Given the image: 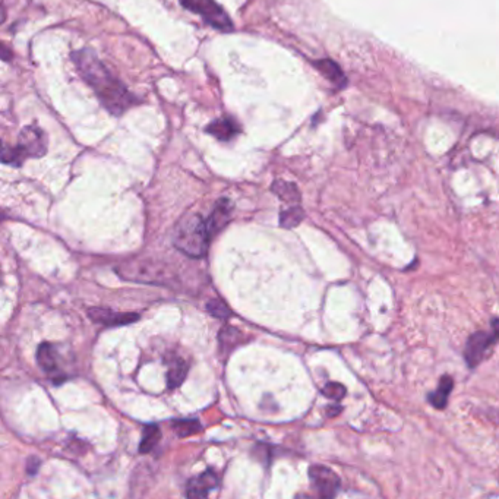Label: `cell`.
I'll use <instances>...</instances> for the list:
<instances>
[{
    "label": "cell",
    "instance_id": "9c48e42d",
    "mask_svg": "<svg viewBox=\"0 0 499 499\" xmlns=\"http://www.w3.org/2000/svg\"><path fill=\"white\" fill-rule=\"evenodd\" d=\"M232 212H233V204L228 199H220L215 202L212 212L210 214V219L207 220L211 237L217 235L227 226V223L232 219Z\"/></svg>",
    "mask_w": 499,
    "mask_h": 499
},
{
    "label": "cell",
    "instance_id": "5b68a950",
    "mask_svg": "<svg viewBox=\"0 0 499 499\" xmlns=\"http://www.w3.org/2000/svg\"><path fill=\"white\" fill-rule=\"evenodd\" d=\"M183 8L192 10L204 18L211 26L221 31H232L233 22L226 10L214 0H180Z\"/></svg>",
    "mask_w": 499,
    "mask_h": 499
},
{
    "label": "cell",
    "instance_id": "ffe728a7",
    "mask_svg": "<svg viewBox=\"0 0 499 499\" xmlns=\"http://www.w3.org/2000/svg\"><path fill=\"white\" fill-rule=\"evenodd\" d=\"M273 191H274L281 199H285V201H287V202H293V201L296 202V201L301 199L298 187H296L293 183L277 180V182L273 185Z\"/></svg>",
    "mask_w": 499,
    "mask_h": 499
},
{
    "label": "cell",
    "instance_id": "44dd1931",
    "mask_svg": "<svg viewBox=\"0 0 499 499\" xmlns=\"http://www.w3.org/2000/svg\"><path fill=\"white\" fill-rule=\"evenodd\" d=\"M207 311L210 315H212L214 318H219V319H227L232 316V312H230V309H228V306L223 301H219V299L210 301L207 303Z\"/></svg>",
    "mask_w": 499,
    "mask_h": 499
},
{
    "label": "cell",
    "instance_id": "ba28073f",
    "mask_svg": "<svg viewBox=\"0 0 499 499\" xmlns=\"http://www.w3.org/2000/svg\"><path fill=\"white\" fill-rule=\"evenodd\" d=\"M219 487V476L214 470H207L204 473H201L186 484V496L189 498H204L207 496L212 489Z\"/></svg>",
    "mask_w": 499,
    "mask_h": 499
},
{
    "label": "cell",
    "instance_id": "5bb4252c",
    "mask_svg": "<svg viewBox=\"0 0 499 499\" xmlns=\"http://www.w3.org/2000/svg\"><path fill=\"white\" fill-rule=\"evenodd\" d=\"M453 387H454L453 378L448 376V375H443V376L441 378V382H439L438 389L428 396L429 403L432 404V406L437 407V409H443L445 406H447L448 396H450V393H451Z\"/></svg>",
    "mask_w": 499,
    "mask_h": 499
},
{
    "label": "cell",
    "instance_id": "2e32d148",
    "mask_svg": "<svg viewBox=\"0 0 499 499\" xmlns=\"http://www.w3.org/2000/svg\"><path fill=\"white\" fill-rule=\"evenodd\" d=\"M160 438H161V432H160L158 426H155V425L146 426L144 429L142 439H141V443H139V453L141 454L151 453L157 447Z\"/></svg>",
    "mask_w": 499,
    "mask_h": 499
},
{
    "label": "cell",
    "instance_id": "603a6c76",
    "mask_svg": "<svg viewBox=\"0 0 499 499\" xmlns=\"http://www.w3.org/2000/svg\"><path fill=\"white\" fill-rule=\"evenodd\" d=\"M38 468H40V460L35 457H31L28 460V466H26V471H28V475L34 476L38 471Z\"/></svg>",
    "mask_w": 499,
    "mask_h": 499
},
{
    "label": "cell",
    "instance_id": "9a60e30c",
    "mask_svg": "<svg viewBox=\"0 0 499 499\" xmlns=\"http://www.w3.org/2000/svg\"><path fill=\"white\" fill-rule=\"evenodd\" d=\"M187 373V365L182 359H174L169 366L167 372V385L169 388H178L185 381Z\"/></svg>",
    "mask_w": 499,
    "mask_h": 499
},
{
    "label": "cell",
    "instance_id": "52a82bcc",
    "mask_svg": "<svg viewBox=\"0 0 499 499\" xmlns=\"http://www.w3.org/2000/svg\"><path fill=\"white\" fill-rule=\"evenodd\" d=\"M309 479L321 498H332L340 489V479L325 466H312L309 468Z\"/></svg>",
    "mask_w": 499,
    "mask_h": 499
},
{
    "label": "cell",
    "instance_id": "cb8c5ba5",
    "mask_svg": "<svg viewBox=\"0 0 499 499\" xmlns=\"http://www.w3.org/2000/svg\"><path fill=\"white\" fill-rule=\"evenodd\" d=\"M341 412V407H330L328 410H327V414L330 416V417H334V416H337V414H339Z\"/></svg>",
    "mask_w": 499,
    "mask_h": 499
},
{
    "label": "cell",
    "instance_id": "277c9868",
    "mask_svg": "<svg viewBox=\"0 0 499 499\" xmlns=\"http://www.w3.org/2000/svg\"><path fill=\"white\" fill-rule=\"evenodd\" d=\"M116 273L125 280L139 281V282H154V285H158V282L163 285V282L167 281V278H170L167 267L145 260L128 261L117 267Z\"/></svg>",
    "mask_w": 499,
    "mask_h": 499
},
{
    "label": "cell",
    "instance_id": "7a4b0ae2",
    "mask_svg": "<svg viewBox=\"0 0 499 499\" xmlns=\"http://www.w3.org/2000/svg\"><path fill=\"white\" fill-rule=\"evenodd\" d=\"M211 239L207 220L198 214H191L183 217L174 228L173 244L191 258H201L207 253Z\"/></svg>",
    "mask_w": 499,
    "mask_h": 499
},
{
    "label": "cell",
    "instance_id": "7c38bea8",
    "mask_svg": "<svg viewBox=\"0 0 499 499\" xmlns=\"http://www.w3.org/2000/svg\"><path fill=\"white\" fill-rule=\"evenodd\" d=\"M59 359L58 350L49 343H43L37 350L38 365L47 373L59 371Z\"/></svg>",
    "mask_w": 499,
    "mask_h": 499
},
{
    "label": "cell",
    "instance_id": "e0dca14e",
    "mask_svg": "<svg viewBox=\"0 0 499 499\" xmlns=\"http://www.w3.org/2000/svg\"><path fill=\"white\" fill-rule=\"evenodd\" d=\"M242 335L244 334L233 327H224L220 331V337H219L221 350H227V352H230V350H233L242 341Z\"/></svg>",
    "mask_w": 499,
    "mask_h": 499
},
{
    "label": "cell",
    "instance_id": "3957f363",
    "mask_svg": "<svg viewBox=\"0 0 499 499\" xmlns=\"http://www.w3.org/2000/svg\"><path fill=\"white\" fill-rule=\"evenodd\" d=\"M46 151L47 141L43 129L37 125H30L21 130L17 146L5 145L2 161L5 164L18 167L28 157H42L46 154Z\"/></svg>",
    "mask_w": 499,
    "mask_h": 499
},
{
    "label": "cell",
    "instance_id": "ac0fdd59",
    "mask_svg": "<svg viewBox=\"0 0 499 499\" xmlns=\"http://www.w3.org/2000/svg\"><path fill=\"white\" fill-rule=\"evenodd\" d=\"M305 219V212L301 207H291L280 214V226L285 228H293L299 226Z\"/></svg>",
    "mask_w": 499,
    "mask_h": 499
},
{
    "label": "cell",
    "instance_id": "7402d4cb",
    "mask_svg": "<svg viewBox=\"0 0 499 499\" xmlns=\"http://www.w3.org/2000/svg\"><path fill=\"white\" fill-rule=\"evenodd\" d=\"M322 394L331 400H341L346 396V387L337 382H330L322 388Z\"/></svg>",
    "mask_w": 499,
    "mask_h": 499
},
{
    "label": "cell",
    "instance_id": "8992f818",
    "mask_svg": "<svg viewBox=\"0 0 499 499\" xmlns=\"http://www.w3.org/2000/svg\"><path fill=\"white\" fill-rule=\"evenodd\" d=\"M491 332H484V331H479L475 332L473 335L470 337L466 350H464V357L467 365L470 368L477 366L479 363L487 356L488 350L499 340V319H493L491 323Z\"/></svg>",
    "mask_w": 499,
    "mask_h": 499
},
{
    "label": "cell",
    "instance_id": "d6986e66",
    "mask_svg": "<svg viewBox=\"0 0 499 499\" xmlns=\"http://www.w3.org/2000/svg\"><path fill=\"white\" fill-rule=\"evenodd\" d=\"M173 432L176 434L180 438H186L198 434L201 430V423L196 419H185V421H178L171 425Z\"/></svg>",
    "mask_w": 499,
    "mask_h": 499
},
{
    "label": "cell",
    "instance_id": "8fae6325",
    "mask_svg": "<svg viewBox=\"0 0 499 499\" xmlns=\"http://www.w3.org/2000/svg\"><path fill=\"white\" fill-rule=\"evenodd\" d=\"M207 132L211 133L212 137H215L217 139L227 142L232 141L240 132V126L233 117H221L214 120L211 125H208Z\"/></svg>",
    "mask_w": 499,
    "mask_h": 499
},
{
    "label": "cell",
    "instance_id": "6da1fadb",
    "mask_svg": "<svg viewBox=\"0 0 499 499\" xmlns=\"http://www.w3.org/2000/svg\"><path fill=\"white\" fill-rule=\"evenodd\" d=\"M72 60L79 75L85 79V83H88L112 115H122L130 105L139 103V100L110 74L92 50L83 49L72 53Z\"/></svg>",
    "mask_w": 499,
    "mask_h": 499
},
{
    "label": "cell",
    "instance_id": "4fadbf2b",
    "mask_svg": "<svg viewBox=\"0 0 499 499\" xmlns=\"http://www.w3.org/2000/svg\"><path fill=\"white\" fill-rule=\"evenodd\" d=\"M315 67H316V69H318L323 76H325V78L330 81L331 84H334V85H337V87H340V88L346 85L347 79H346L344 74L341 72L340 66L337 65V63H334L332 60H330V59L318 60V62L315 63Z\"/></svg>",
    "mask_w": 499,
    "mask_h": 499
},
{
    "label": "cell",
    "instance_id": "30bf717a",
    "mask_svg": "<svg viewBox=\"0 0 499 499\" xmlns=\"http://www.w3.org/2000/svg\"><path fill=\"white\" fill-rule=\"evenodd\" d=\"M88 316L97 323H101V325H107V327H115V325H125V323H129L132 321H137L138 315L137 314H116L113 311H109V309H100V307H92L88 311Z\"/></svg>",
    "mask_w": 499,
    "mask_h": 499
}]
</instances>
